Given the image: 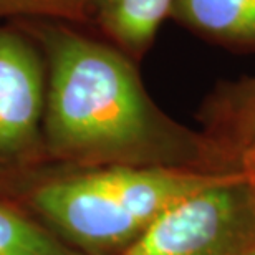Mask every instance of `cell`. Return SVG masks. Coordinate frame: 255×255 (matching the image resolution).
<instances>
[{
	"label": "cell",
	"instance_id": "1",
	"mask_svg": "<svg viewBox=\"0 0 255 255\" xmlns=\"http://www.w3.org/2000/svg\"><path fill=\"white\" fill-rule=\"evenodd\" d=\"M48 57L47 132L53 151L105 166L224 169L202 131L167 116L129 55L63 25L42 32Z\"/></svg>",
	"mask_w": 255,
	"mask_h": 255
},
{
	"label": "cell",
	"instance_id": "10",
	"mask_svg": "<svg viewBox=\"0 0 255 255\" xmlns=\"http://www.w3.org/2000/svg\"><path fill=\"white\" fill-rule=\"evenodd\" d=\"M237 171L244 177L255 204V142L242 152L237 161Z\"/></svg>",
	"mask_w": 255,
	"mask_h": 255
},
{
	"label": "cell",
	"instance_id": "4",
	"mask_svg": "<svg viewBox=\"0 0 255 255\" xmlns=\"http://www.w3.org/2000/svg\"><path fill=\"white\" fill-rule=\"evenodd\" d=\"M43 68L22 37L0 30V151H15L37 134L45 105Z\"/></svg>",
	"mask_w": 255,
	"mask_h": 255
},
{
	"label": "cell",
	"instance_id": "5",
	"mask_svg": "<svg viewBox=\"0 0 255 255\" xmlns=\"http://www.w3.org/2000/svg\"><path fill=\"white\" fill-rule=\"evenodd\" d=\"M199 121L224 169L239 172V157L255 142V73L219 83L204 100Z\"/></svg>",
	"mask_w": 255,
	"mask_h": 255
},
{
	"label": "cell",
	"instance_id": "3",
	"mask_svg": "<svg viewBox=\"0 0 255 255\" xmlns=\"http://www.w3.org/2000/svg\"><path fill=\"white\" fill-rule=\"evenodd\" d=\"M255 236V204L234 172L166 209L120 255H239Z\"/></svg>",
	"mask_w": 255,
	"mask_h": 255
},
{
	"label": "cell",
	"instance_id": "7",
	"mask_svg": "<svg viewBox=\"0 0 255 255\" xmlns=\"http://www.w3.org/2000/svg\"><path fill=\"white\" fill-rule=\"evenodd\" d=\"M176 0H90V17L129 57H141L171 18Z\"/></svg>",
	"mask_w": 255,
	"mask_h": 255
},
{
	"label": "cell",
	"instance_id": "9",
	"mask_svg": "<svg viewBox=\"0 0 255 255\" xmlns=\"http://www.w3.org/2000/svg\"><path fill=\"white\" fill-rule=\"evenodd\" d=\"M3 15H48L66 20L90 18V0H0Z\"/></svg>",
	"mask_w": 255,
	"mask_h": 255
},
{
	"label": "cell",
	"instance_id": "8",
	"mask_svg": "<svg viewBox=\"0 0 255 255\" xmlns=\"http://www.w3.org/2000/svg\"><path fill=\"white\" fill-rule=\"evenodd\" d=\"M0 255H85L23 217L0 207Z\"/></svg>",
	"mask_w": 255,
	"mask_h": 255
},
{
	"label": "cell",
	"instance_id": "2",
	"mask_svg": "<svg viewBox=\"0 0 255 255\" xmlns=\"http://www.w3.org/2000/svg\"><path fill=\"white\" fill-rule=\"evenodd\" d=\"M227 174L101 166L42 186L35 204L81 249L120 255L172 204Z\"/></svg>",
	"mask_w": 255,
	"mask_h": 255
},
{
	"label": "cell",
	"instance_id": "6",
	"mask_svg": "<svg viewBox=\"0 0 255 255\" xmlns=\"http://www.w3.org/2000/svg\"><path fill=\"white\" fill-rule=\"evenodd\" d=\"M171 20L234 52H255V0H176Z\"/></svg>",
	"mask_w": 255,
	"mask_h": 255
},
{
	"label": "cell",
	"instance_id": "11",
	"mask_svg": "<svg viewBox=\"0 0 255 255\" xmlns=\"http://www.w3.org/2000/svg\"><path fill=\"white\" fill-rule=\"evenodd\" d=\"M239 255H255V236L251 239V242L244 247V251L239 254Z\"/></svg>",
	"mask_w": 255,
	"mask_h": 255
}]
</instances>
